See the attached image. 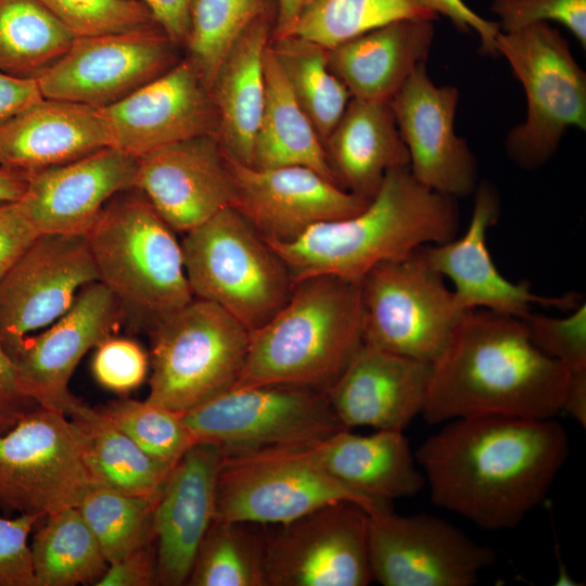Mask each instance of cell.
Returning <instances> with one entry per match:
<instances>
[{
  "mask_svg": "<svg viewBox=\"0 0 586 586\" xmlns=\"http://www.w3.org/2000/svg\"><path fill=\"white\" fill-rule=\"evenodd\" d=\"M35 406L37 404L21 391L14 361L0 343V432L12 428Z\"/></svg>",
  "mask_w": 586,
  "mask_h": 586,
  "instance_id": "48",
  "label": "cell"
},
{
  "mask_svg": "<svg viewBox=\"0 0 586 586\" xmlns=\"http://www.w3.org/2000/svg\"><path fill=\"white\" fill-rule=\"evenodd\" d=\"M113 292L100 281L85 285L68 310L13 357L21 391L37 405L65 415L79 400L69 380L87 352L111 336L123 316Z\"/></svg>",
  "mask_w": 586,
  "mask_h": 586,
  "instance_id": "20",
  "label": "cell"
},
{
  "mask_svg": "<svg viewBox=\"0 0 586 586\" xmlns=\"http://www.w3.org/2000/svg\"><path fill=\"white\" fill-rule=\"evenodd\" d=\"M264 75L265 102L252 166H304L339 184L324 144L291 91L270 42L264 56Z\"/></svg>",
  "mask_w": 586,
  "mask_h": 586,
  "instance_id": "32",
  "label": "cell"
},
{
  "mask_svg": "<svg viewBox=\"0 0 586 586\" xmlns=\"http://www.w3.org/2000/svg\"><path fill=\"white\" fill-rule=\"evenodd\" d=\"M342 500L357 502L368 512L390 505L373 502L337 483L315 462L307 445L224 453L215 519L281 525Z\"/></svg>",
  "mask_w": 586,
  "mask_h": 586,
  "instance_id": "10",
  "label": "cell"
},
{
  "mask_svg": "<svg viewBox=\"0 0 586 586\" xmlns=\"http://www.w3.org/2000/svg\"><path fill=\"white\" fill-rule=\"evenodd\" d=\"M146 372V354L135 341L111 335L97 346L92 373L106 390L118 394L128 393L143 382Z\"/></svg>",
  "mask_w": 586,
  "mask_h": 586,
  "instance_id": "44",
  "label": "cell"
},
{
  "mask_svg": "<svg viewBox=\"0 0 586 586\" xmlns=\"http://www.w3.org/2000/svg\"><path fill=\"white\" fill-rule=\"evenodd\" d=\"M42 98L35 79L16 78L0 69V124Z\"/></svg>",
  "mask_w": 586,
  "mask_h": 586,
  "instance_id": "51",
  "label": "cell"
},
{
  "mask_svg": "<svg viewBox=\"0 0 586 586\" xmlns=\"http://www.w3.org/2000/svg\"><path fill=\"white\" fill-rule=\"evenodd\" d=\"M252 523L216 520L198 549L190 586H266V534Z\"/></svg>",
  "mask_w": 586,
  "mask_h": 586,
  "instance_id": "37",
  "label": "cell"
},
{
  "mask_svg": "<svg viewBox=\"0 0 586 586\" xmlns=\"http://www.w3.org/2000/svg\"><path fill=\"white\" fill-rule=\"evenodd\" d=\"M432 364L362 343L328 388L341 423L404 431L424 408Z\"/></svg>",
  "mask_w": 586,
  "mask_h": 586,
  "instance_id": "25",
  "label": "cell"
},
{
  "mask_svg": "<svg viewBox=\"0 0 586 586\" xmlns=\"http://www.w3.org/2000/svg\"><path fill=\"white\" fill-rule=\"evenodd\" d=\"M26 184L27 174L0 165V201H17Z\"/></svg>",
  "mask_w": 586,
  "mask_h": 586,
  "instance_id": "53",
  "label": "cell"
},
{
  "mask_svg": "<svg viewBox=\"0 0 586 586\" xmlns=\"http://www.w3.org/2000/svg\"><path fill=\"white\" fill-rule=\"evenodd\" d=\"M568 377L534 345L522 319L468 310L432 364L421 415L431 424L474 416L555 418Z\"/></svg>",
  "mask_w": 586,
  "mask_h": 586,
  "instance_id": "2",
  "label": "cell"
},
{
  "mask_svg": "<svg viewBox=\"0 0 586 586\" xmlns=\"http://www.w3.org/2000/svg\"><path fill=\"white\" fill-rule=\"evenodd\" d=\"M534 345L569 371L586 369V304L564 318L528 313L522 318Z\"/></svg>",
  "mask_w": 586,
  "mask_h": 586,
  "instance_id": "42",
  "label": "cell"
},
{
  "mask_svg": "<svg viewBox=\"0 0 586 586\" xmlns=\"http://www.w3.org/2000/svg\"><path fill=\"white\" fill-rule=\"evenodd\" d=\"M277 0H195L189 36L188 60L209 90L234 43L258 18L272 15Z\"/></svg>",
  "mask_w": 586,
  "mask_h": 586,
  "instance_id": "38",
  "label": "cell"
},
{
  "mask_svg": "<svg viewBox=\"0 0 586 586\" xmlns=\"http://www.w3.org/2000/svg\"><path fill=\"white\" fill-rule=\"evenodd\" d=\"M250 330L218 305L193 298L152 327L146 399L184 413L233 387Z\"/></svg>",
  "mask_w": 586,
  "mask_h": 586,
  "instance_id": "7",
  "label": "cell"
},
{
  "mask_svg": "<svg viewBox=\"0 0 586 586\" xmlns=\"http://www.w3.org/2000/svg\"><path fill=\"white\" fill-rule=\"evenodd\" d=\"M198 443L225 454L309 445L345 428L327 392L294 385L231 387L182 413Z\"/></svg>",
  "mask_w": 586,
  "mask_h": 586,
  "instance_id": "11",
  "label": "cell"
},
{
  "mask_svg": "<svg viewBox=\"0 0 586 586\" xmlns=\"http://www.w3.org/2000/svg\"><path fill=\"white\" fill-rule=\"evenodd\" d=\"M491 10L498 16L501 31L552 21L586 48V0H493Z\"/></svg>",
  "mask_w": 586,
  "mask_h": 586,
  "instance_id": "43",
  "label": "cell"
},
{
  "mask_svg": "<svg viewBox=\"0 0 586 586\" xmlns=\"http://www.w3.org/2000/svg\"><path fill=\"white\" fill-rule=\"evenodd\" d=\"M339 184L371 200L388 170L409 167V154L388 102L351 99L324 142Z\"/></svg>",
  "mask_w": 586,
  "mask_h": 586,
  "instance_id": "30",
  "label": "cell"
},
{
  "mask_svg": "<svg viewBox=\"0 0 586 586\" xmlns=\"http://www.w3.org/2000/svg\"><path fill=\"white\" fill-rule=\"evenodd\" d=\"M273 25L272 15L255 21L229 51L209 89L224 151L251 166L265 102L264 56Z\"/></svg>",
  "mask_w": 586,
  "mask_h": 586,
  "instance_id": "29",
  "label": "cell"
},
{
  "mask_svg": "<svg viewBox=\"0 0 586 586\" xmlns=\"http://www.w3.org/2000/svg\"><path fill=\"white\" fill-rule=\"evenodd\" d=\"M222 449L194 444L171 469L153 509L156 585L187 584L209 525L215 519Z\"/></svg>",
  "mask_w": 586,
  "mask_h": 586,
  "instance_id": "24",
  "label": "cell"
},
{
  "mask_svg": "<svg viewBox=\"0 0 586 586\" xmlns=\"http://www.w3.org/2000/svg\"><path fill=\"white\" fill-rule=\"evenodd\" d=\"M135 189L175 232L204 224L234 199L224 149L215 135L178 141L137 158Z\"/></svg>",
  "mask_w": 586,
  "mask_h": 586,
  "instance_id": "21",
  "label": "cell"
},
{
  "mask_svg": "<svg viewBox=\"0 0 586 586\" xmlns=\"http://www.w3.org/2000/svg\"><path fill=\"white\" fill-rule=\"evenodd\" d=\"M437 16L432 0H305L285 36L329 50L395 21Z\"/></svg>",
  "mask_w": 586,
  "mask_h": 586,
  "instance_id": "35",
  "label": "cell"
},
{
  "mask_svg": "<svg viewBox=\"0 0 586 586\" xmlns=\"http://www.w3.org/2000/svg\"><path fill=\"white\" fill-rule=\"evenodd\" d=\"M458 100V90L436 86L422 64L388 102L413 178L454 199L470 195L477 187L476 158L455 131Z\"/></svg>",
  "mask_w": 586,
  "mask_h": 586,
  "instance_id": "18",
  "label": "cell"
},
{
  "mask_svg": "<svg viewBox=\"0 0 586 586\" xmlns=\"http://www.w3.org/2000/svg\"><path fill=\"white\" fill-rule=\"evenodd\" d=\"M560 412L586 426V369L569 371Z\"/></svg>",
  "mask_w": 586,
  "mask_h": 586,
  "instance_id": "52",
  "label": "cell"
},
{
  "mask_svg": "<svg viewBox=\"0 0 586 586\" xmlns=\"http://www.w3.org/2000/svg\"><path fill=\"white\" fill-rule=\"evenodd\" d=\"M498 54L508 61L526 95V118L506 139L520 167L534 169L557 151L570 127L586 129V74L568 41L549 23L499 31Z\"/></svg>",
  "mask_w": 586,
  "mask_h": 586,
  "instance_id": "8",
  "label": "cell"
},
{
  "mask_svg": "<svg viewBox=\"0 0 586 586\" xmlns=\"http://www.w3.org/2000/svg\"><path fill=\"white\" fill-rule=\"evenodd\" d=\"M266 534V586H366L372 581L369 512L349 500L318 508Z\"/></svg>",
  "mask_w": 586,
  "mask_h": 586,
  "instance_id": "14",
  "label": "cell"
},
{
  "mask_svg": "<svg viewBox=\"0 0 586 586\" xmlns=\"http://www.w3.org/2000/svg\"><path fill=\"white\" fill-rule=\"evenodd\" d=\"M362 343L359 283L327 275L302 279L275 316L250 331L233 387L279 384L327 392Z\"/></svg>",
  "mask_w": 586,
  "mask_h": 586,
  "instance_id": "4",
  "label": "cell"
},
{
  "mask_svg": "<svg viewBox=\"0 0 586 586\" xmlns=\"http://www.w3.org/2000/svg\"><path fill=\"white\" fill-rule=\"evenodd\" d=\"M75 36L91 37L157 25L142 0H40Z\"/></svg>",
  "mask_w": 586,
  "mask_h": 586,
  "instance_id": "41",
  "label": "cell"
},
{
  "mask_svg": "<svg viewBox=\"0 0 586 586\" xmlns=\"http://www.w3.org/2000/svg\"><path fill=\"white\" fill-rule=\"evenodd\" d=\"M270 48L302 110L323 144L351 98L328 64V50L293 36L271 38Z\"/></svg>",
  "mask_w": 586,
  "mask_h": 586,
  "instance_id": "36",
  "label": "cell"
},
{
  "mask_svg": "<svg viewBox=\"0 0 586 586\" xmlns=\"http://www.w3.org/2000/svg\"><path fill=\"white\" fill-rule=\"evenodd\" d=\"M155 23L176 46L186 44L195 0H142Z\"/></svg>",
  "mask_w": 586,
  "mask_h": 586,
  "instance_id": "50",
  "label": "cell"
},
{
  "mask_svg": "<svg viewBox=\"0 0 586 586\" xmlns=\"http://www.w3.org/2000/svg\"><path fill=\"white\" fill-rule=\"evenodd\" d=\"M76 37L40 0H0V69L37 79Z\"/></svg>",
  "mask_w": 586,
  "mask_h": 586,
  "instance_id": "34",
  "label": "cell"
},
{
  "mask_svg": "<svg viewBox=\"0 0 586 586\" xmlns=\"http://www.w3.org/2000/svg\"><path fill=\"white\" fill-rule=\"evenodd\" d=\"M99 111L110 146L133 158L193 137L217 136L209 90L188 59Z\"/></svg>",
  "mask_w": 586,
  "mask_h": 586,
  "instance_id": "19",
  "label": "cell"
},
{
  "mask_svg": "<svg viewBox=\"0 0 586 586\" xmlns=\"http://www.w3.org/2000/svg\"><path fill=\"white\" fill-rule=\"evenodd\" d=\"M181 249L193 297L218 305L250 331L271 319L292 292L285 263L233 207L184 233Z\"/></svg>",
  "mask_w": 586,
  "mask_h": 586,
  "instance_id": "6",
  "label": "cell"
},
{
  "mask_svg": "<svg viewBox=\"0 0 586 586\" xmlns=\"http://www.w3.org/2000/svg\"><path fill=\"white\" fill-rule=\"evenodd\" d=\"M225 155L234 188L231 207L268 242L293 241L317 224L360 212L370 201L308 167L257 168Z\"/></svg>",
  "mask_w": 586,
  "mask_h": 586,
  "instance_id": "17",
  "label": "cell"
},
{
  "mask_svg": "<svg viewBox=\"0 0 586 586\" xmlns=\"http://www.w3.org/2000/svg\"><path fill=\"white\" fill-rule=\"evenodd\" d=\"M307 449L333 480L377 504L416 496L425 486L404 431L359 435L344 429L307 445Z\"/></svg>",
  "mask_w": 586,
  "mask_h": 586,
  "instance_id": "27",
  "label": "cell"
},
{
  "mask_svg": "<svg viewBox=\"0 0 586 586\" xmlns=\"http://www.w3.org/2000/svg\"><path fill=\"white\" fill-rule=\"evenodd\" d=\"M110 146L99 109L42 98L0 124V165L35 173Z\"/></svg>",
  "mask_w": 586,
  "mask_h": 586,
  "instance_id": "26",
  "label": "cell"
},
{
  "mask_svg": "<svg viewBox=\"0 0 586 586\" xmlns=\"http://www.w3.org/2000/svg\"><path fill=\"white\" fill-rule=\"evenodd\" d=\"M92 482L155 500L171 469L144 453L107 417L79 399L67 412Z\"/></svg>",
  "mask_w": 586,
  "mask_h": 586,
  "instance_id": "31",
  "label": "cell"
},
{
  "mask_svg": "<svg viewBox=\"0 0 586 586\" xmlns=\"http://www.w3.org/2000/svg\"><path fill=\"white\" fill-rule=\"evenodd\" d=\"M155 500L92 482L77 509L112 563L133 549L154 542Z\"/></svg>",
  "mask_w": 586,
  "mask_h": 586,
  "instance_id": "39",
  "label": "cell"
},
{
  "mask_svg": "<svg viewBox=\"0 0 586 586\" xmlns=\"http://www.w3.org/2000/svg\"><path fill=\"white\" fill-rule=\"evenodd\" d=\"M90 479L67 416L35 406L0 432V507L48 514L77 507Z\"/></svg>",
  "mask_w": 586,
  "mask_h": 586,
  "instance_id": "12",
  "label": "cell"
},
{
  "mask_svg": "<svg viewBox=\"0 0 586 586\" xmlns=\"http://www.w3.org/2000/svg\"><path fill=\"white\" fill-rule=\"evenodd\" d=\"M99 281L86 235L39 234L0 279V343L13 359L30 333L52 324Z\"/></svg>",
  "mask_w": 586,
  "mask_h": 586,
  "instance_id": "16",
  "label": "cell"
},
{
  "mask_svg": "<svg viewBox=\"0 0 586 586\" xmlns=\"http://www.w3.org/2000/svg\"><path fill=\"white\" fill-rule=\"evenodd\" d=\"M438 14L448 17L462 31H474L481 41L482 50L488 54H498L496 38L500 31L498 22L485 20L474 12L463 0H432Z\"/></svg>",
  "mask_w": 586,
  "mask_h": 586,
  "instance_id": "49",
  "label": "cell"
},
{
  "mask_svg": "<svg viewBox=\"0 0 586 586\" xmlns=\"http://www.w3.org/2000/svg\"><path fill=\"white\" fill-rule=\"evenodd\" d=\"M474 193L473 213L464 233L444 243L423 246L430 265L453 282L458 304L464 310L486 309L520 319L530 313L533 304L576 308L581 298L575 293L537 295L527 282H511L498 271L487 249L486 235L499 217V196L486 182L477 184Z\"/></svg>",
  "mask_w": 586,
  "mask_h": 586,
  "instance_id": "22",
  "label": "cell"
},
{
  "mask_svg": "<svg viewBox=\"0 0 586 586\" xmlns=\"http://www.w3.org/2000/svg\"><path fill=\"white\" fill-rule=\"evenodd\" d=\"M86 239L99 281L152 327L194 298L181 242L137 189L113 196Z\"/></svg>",
  "mask_w": 586,
  "mask_h": 586,
  "instance_id": "5",
  "label": "cell"
},
{
  "mask_svg": "<svg viewBox=\"0 0 586 586\" xmlns=\"http://www.w3.org/2000/svg\"><path fill=\"white\" fill-rule=\"evenodd\" d=\"M176 44L158 25L76 37L36 81L43 98L109 106L177 63Z\"/></svg>",
  "mask_w": 586,
  "mask_h": 586,
  "instance_id": "15",
  "label": "cell"
},
{
  "mask_svg": "<svg viewBox=\"0 0 586 586\" xmlns=\"http://www.w3.org/2000/svg\"><path fill=\"white\" fill-rule=\"evenodd\" d=\"M305 0H277L272 38H280L288 34Z\"/></svg>",
  "mask_w": 586,
  "mask_h": 586,
  "instance_id": "54",
  "label": "cell"
},
{
  "mask_svg": "<svg viewBox=\"0 0 586 586\" xmlns=\"http://www.w3.org/2000/svg\"><path fill=\"white\" fill-rule=\"evenodd\" d=\"M42 519L36 514L0 517V586H35L28 537Z\"/></svg>",
  "mask_w": 586,
  "mask_h": 586,
  "instance_id": "45",
  "label": "cell"
},
{
  "mask_svg": "<svg viewBox=\"0 0 586 586\" xmlns=\"http://www.w3.org/2000/svg\"><path fill=\"white\" fill-rule=\"evenodd\" d=\"M152 458L175 467L198 442L182 413L161 405L130 398L117 399L98 408Z\"/></svg>",
  "mask_w": 586,
  "mask_h": 586,
  "instance_id": "40",
  "label": "cell"
},
{
  "mask_svg": "<svg viewBox=\"0 0 586 586\" xmlns=\"http://www.w3.org/2000/svg\"><path fill=\"white\" fill-rule=\"evenodd\" d=\"M423 246L377 265L359 282L362 337L365 344L433 364L468 310Z\"/></svg>",
  "mask_w": 586,
  "mask_h": 586,
  "instance_id": "9",
  "label": "cell"
},
{
  "mask_svg": "<svg viewBox=\"0 0 586 586\" xmlns=\"http://www.w3.org/2000/svg\"><path fill=\"white\" fill-rule=\"evenodd\" d=\"M458 227L456 199L418 182L409 167H397L360 212L317 224L286 243L267 242L294 283L321 275L359 283L385 260L454 239Z\"/></svg>",
  "mask_w": 586,
  "mask_h": 586,
  "instance_id": "3",
  "label": "cell"
},
{
  "mask_svg": "<svg viewBox=\"0 0 586 586\" xmlns=\"http://www.w3.org/2000/svg\"><path fill=\"white\" fill-rule=\"evenodd\" d=\"M30 545L35 586L92 584L109 562L76 507L48 514Z\"/></svg>",
  "mask_w": 586,
  "mask_h": 586,
  "instance_id": "33",
  "label": "cell"
},
{
  "mask_svg": "<svg viewBox=\"0 0 586 586\" xmlns=\"http://www.w3.org/2000/svg\"><path fill=\"white\" fill-rule=\"evenodd\" d=\"M415 451L432 502L485 531L513 528L546 497L569 455L555 418L445 422Z\"/></svg>",
  "mask_w": 586,
  "mask_h": 586,
  "instance_id": "1",
  "label": "cell"
},
{
  "mask_svg": "<svg viewBox=\"0 0 586 586\" xmlns=\"http://www.w3.org/2000/svg\"><path fill=\"white\" fill-rule=\"evenodd\" d=\"M154 542L144 544L120 559L109 563L97 586L156 585V557Z\"/></svg>",
  "mask_w": 586,
  "mask_h": 586,
  "instance_id": "47",
  "label": "cell"
},
{
  "mask_svg": "<svg viewBox=\"0 0 586 586\" xmlns=\"http://www.w3.org/2000/svg\"><path fill=\"white\" fill-rule=\"evenodd\" d=\"M136 170L137 158L106 146L27 174L17 203L39 234L86 235L113 196L135 188Z\"/></svg>",
  "mask_w": 586,
  "mask_h": 586,
  "instance_id": "23",
  "label": "cell"
},
{
  "mask_svg": "<svg viewBox=\"0 0 586 586\" xmlns=\"http://www.w3.org/2000/svg\"><path fill=\"white\" fill-rule=\"evenodd\" d=\"M434 20L404 18L328 50V64L352 99L390 102L429 55Z\"/></svg>",
  "mask_w": 586,
  "mask_h": 586,
  "instance_id": "28",
  "label": "cell"
},
{
  "mask_svg": "<svg viewBox=\"0 0 586 586\" xmlns=\"http://www.w3.org/2000/svg\"><path fill=\"white\" fill-rule=\"evenodd\" d=\"M38 235L17 201H0V279Z\"/></svg>",
  "mask_w": 586,
  "mask_h": 586,
  "instance_id": "46",
  "label": "cell"
},
{
  "mask_svg": "<svg viewBox=\"0 0 586 586\" xmlns=\"http://www.w3.org/2000/svg\"><path fill=\"white\" fill-rule=\"evenodd\" d=\"M368 550L372 581L383 586H472L496 559L446 520L398 514L391 504L369 512Z\"/></svg>",
  "mask_w": 586,
  "mask_h": 586,
  "instance_id": "13",
  "label": "cell"
}]
</instances>
